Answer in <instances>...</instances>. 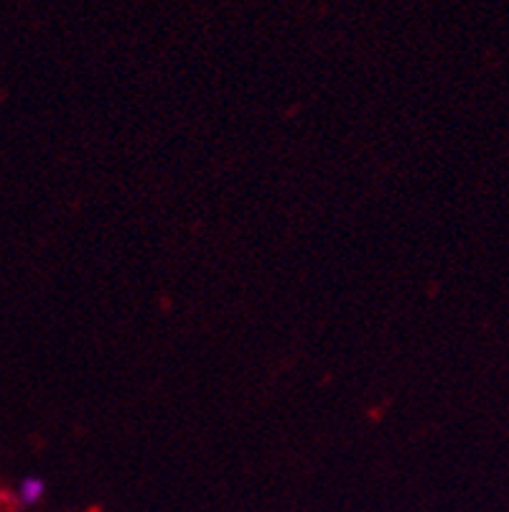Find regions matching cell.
Returning <instances> with one entry per match:
<instances>
[{
	"label": "cell",
	"instance_id": "1",
	"mask_svg": "<svg viewBox=\"0 0 509 512\" xmlns=\"http://www.w3.org/2000/svg\"><path fill=\"white\" fill-rule=\"evenodd\" d=\"M44 497H46V482H44V479H41V477H23L21 482H18L13 500H16L18 510H23V507H36L41 500H44Z\"/></svg>",
	"mask_w": 509,
	"mask_h": 512
},
{
	"label": "cell",
	"instance_id": "2",
	"mask_svg": "<svg viewBox=\"0 0 509 512\" xmlns=\"http://www.w3.org/2000/svg\"><path fill=\"white\" fill-rule=\"evenodd\" d=\"M0 512H21V510H18L16 505H13V507H3V505H0Z\"/></svg>",
	"mask_w": 509,
	"mask_h": 512
},
{
	"label": "cell",
	"instance_id": "3",
	"mask_svg": "<svg viewBox=\"0 0 509 512\" xmlns=\"http://www.w3.org/2000/svg\"><path fill=\"white\" fill-rule=\"evenodd\" d=\"M0 505H6V495L3 492H0Z\"/></svg>",
	"mask_w": 509,
	"mask_h": 512
}]
</instances>
